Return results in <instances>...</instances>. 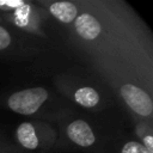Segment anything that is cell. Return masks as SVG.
Wrapping results in <instances>:
<instances>
[{"label":"cell","mask_w":153,"mask_h":153,"mask_svg":"<svg viewBox=\"0 0 153 153\" xmlns=\"http://www.w3.org/2000/svg\"><path fill=\"white\" fill-rule=\"evenodd\" d=\"M47 99L48 91L44 87H32L12 93L7 104L11 110L19 115H32Z\"/></svg>","instance_id":"1"},{"label":"cell","mask_w":153,"mask_h":153,"mask_svg":"<svg viewBox=\"0 0 153 153\" xmlns=\"http://www.w3.org/2000/svg\"><path fill=\"white\" fill-rule=\"evenodd\" d=\"M121 96L128 106L140 116H148L153 110V103L147 92L133 85L124 84L121 87Z\"/></svg>","instance_id":"2"},{"label":"cell","mask_w":153,"mask_h":153,"mask_svg":"<svg viewBox=\"0 0 153 153\" xmlns=\"http://www.w3.org/2000/svg\"><path fill=\"white\" fill-rule=\"evenodd\" d=\"M67 135L68 137L76 145L81 147H88L94 143L96 136L88 126L87 122L82 120H76L73 121L68 127H67Z\"/></svg>","instance_id":"3"},{"label":"cell","mask_w":153,"mask_h":153,"mask_svg":"<svg viewBox=\"0 0 153 153\" xmlns=\"http://www.w3.org/2000/svg\"><path fill=\"white\" fill-rule=\"evenodd\" d=\"M74 20H75L74 22L75 30L81 38L92 41L99 36L102 31V26L93 16L88 13H82L78 16Z\"/></svg>","instance_id":"4"},{"label":"cell","mask_w":153,"mask_h":153,"mask_svg":"<svg viewBox=\"0 0 153 153\" xmlns=\"http://www.w3.org/2000/svg\"><path fill=\"white\" fill-rule=\"evenodd\" d=\"M50 13L60 22L62 23H71L76 18V13H78V8L74 4L69 2V1H59V2H54L50 8H49Z\"/></svg>","instance_id":"5"},{"label":"cell","mask_w":153,"mask_h":153,"mask_svg":"<svg viewBox=\"0 0 153 153\" xmlns=\"http://www.w3.org/2000/svg\"><path fill=\"white\" fill-rule=\"evenodd\" d=\"M17 137L19 143L27 149H35L38 146V137L36 135L35 128L29 122L19 124L17 129Z\"/></svg>","instance_id":"6"},{"label":"cell","mask_w":153,"mask_h":153,"mask_svg":"<svg viewBox=\"0 0 153 153\" xmlns=\"http://www.w3.org/2000/svg\"><path fill=\"white\" fill-rule=\"evenodd\" d=\"M74 99L79 105H81L84 108H92L98 104L99 94L94 88H92L90 86H84L75 91Z\"/></svg>","instance_id":"7"},{"label":"cell","mask_w":153,"mask_h":153,"mask_svg":"<svg viewBox=\"0 0 153 153\" xmlns=\"http://www.w3.org/2000/svg\"><path fill=\"white\" fill-rule=\"evenodd\" d=\"M121 153H152V152L147 151L143 145L136 141H129L124 143V146L121 149Z\"/></svg>","instance_id":"8"},{"label":"cell","mask_w":153,"mask_h":153,"mask_svg":"<svg viewBox=\"0 0 153 153\" xmlns=\"http://www.w3.org/2000/svg\"><path fill=\"white\" fill-rule=\"evenodd\" d=\"M11 44V36L6 29L0 26V50L6 49Z\"/></svg>","instance_id":"9"},{"label":"cell","mask_w":153,"mask_h":153,"mask_svg":"<svg viewBox=\"0 0 153 153\" xmlns=\"http://www.w3.org/2000/svg\"><path fill=\"white\" fill-rule=\"evenodd\" d=\"M143 146H145V148L147 149V151H149V152H152L153 153V139H152V136L151 135H147L145 139H143Z\"/></svg>","instance_id":"10"}]
</instances>
